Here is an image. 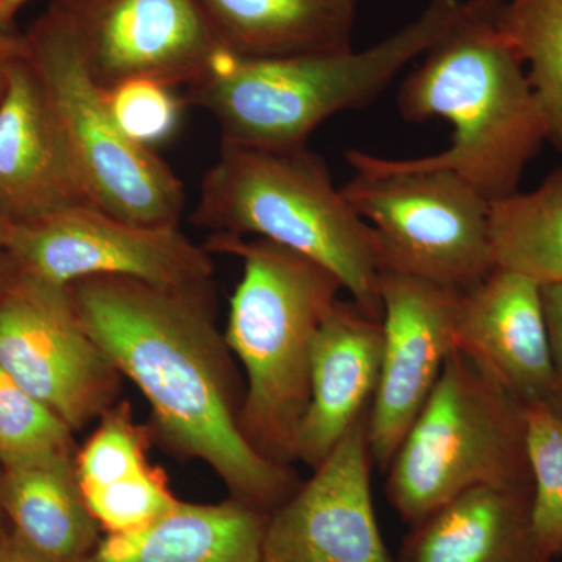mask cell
<instances>
[{"instance_id": "cell-1", "label": "cell", "mask_w": 562, "mask_h": 562, "mask_svg": "<svg viewBox=\"0 0 562 562\" xmlns=\"http://www.w3.org/2000/svg\"><path fill=\"white\" fill-rule=\"evenodd\" d=\"M69 291L91 338L149 403L151 436L209 465L232 498L261 512L271 514L297 490L291 465L262 457L244 436V391L217 327L213 284L94 277Z\"/></svg>"}, {"instance_id": "cell-2", "label": "cell", "mask_w": 562, "mask_h": 562, "mask_svg": "<svg viewBox=\"0 0 562 562\" xmlns=\"http://www.w3.org/2000/svg\"><path fill=\"white\" fill-rule=\"evenodd\" d=\"M462 13L464 0H428L405 27L362 50L246 57L220 47L187 99L214 117L222 143L299 149L331 116L375 101Z\"/></svg>"}, {"instance_id": "cell-3", "label": "cell", "mask_w": 562, "mask_h": 562, "mask_svg": "<svg viewBox=\"0 0 562 562\" xmlns=\"http://www.w3.org/2000/svg\"><path fill=\"white\" fill-rule=\"evenodd\" d=\"M397 105L409 122L449 121L453 136L439 154L392 161L457 173L487 202L519 191L525 169L549 143L524 61L494 20L469 13L465 3L461 20L403 80Z\"/></svg>"}, {"instance_id": "cell-4", "label": "cell", "mask_w": 562, "mask_h": 562, "mask_svg": "<svg viewBox=\"0 0 562 562\" xmlns=\"http://www.w3.org/2000/svg\"><path fill=\"white\" fill-rule=\"evenodd\" d=\"M205 249L243 261L224 331L246 373L239 425L262 457L291 465L310 401L314 342L342 283L319 262L268 239L211 235Z\"/></svg>"}, {"instance_id": "cell-5", "label": "cell", "mask_w": 562, "mask_h": 562, "mask_svg": "<svg viewBox=\"0 0 562 562\" xmlns=\"http://www.w3.org/2000/svg\"><path fill=\"white\" fill-rule=\"evenodd\" d=\"M192 221L213 235L268 239L312 258L338 277L358 308L383 319L375 232L308 146L266 150L222 143Z\"/></svg>"}, {"instance_id": "cell-6", "label": "cell", "mask_w": 562, "mask_h": 562, "mask_svg": "<svg viewBox=\"0 0 562 562\" xmlns=\"http://www.w3.org/2000/svg\"><path fill=\"white\" fill-rule=\"evenodd\" d=\"M386 473L412 527L473 487L532 490L524 403L454 347Z\"/></svg>"}, {"instance_id": "cell-7", "label": "cell", "mask_w": 562, "mask_h": 562, "mask_svg": "<svg viewBox=\"0 0 562 562\" xmlns=\"http://www.w3.org/2000/svg\"><path fill=\"white\" fill-rule=\"evenodd\" d=\"M24 41L88 202L135 224H179L183 183L154 149L133 143L114 124L57 2Z\"/></svg>"}, {"instance_id": "cell-8", "label": "cell", "mask_w": 562, "mask_h": 562, "mask_svg": "<svg viewBox=\"0 0 562 562\" xmlns=\"http://www.w3.org/2000/svg\"><path fill=\"white\" fill-rule=\"evenodd\" d=\"M346 157L357 173L341 191L375 232L383 269L458 292L494 271L491 202L457 173L401 168L361 150Z\"/></svg>"}, {"instance_id": "cell-9", "label": "cell", "mask_w": 562, "mask_h": 562, "mask_svg": "<svg viewBox=\"0 0 562 562\" xmlns=\"http://www.w3.org/2000/svg\"><path fill=\"white\" fill-rule=\"evenodd\" d=\"M0 368L74 432L120 402L122 375L81 324L69 286L20 266L0 297Z\"/></svg>"}, {"instance_id": "cell-10", "label": "cell", "mask_w": 562, "mask_h": 562, "mask_svg": "<svg viewBox=\"0 0 562 562\" xmlns=\"http://www.w3.org/2000/svg\"><path fill=\"white\" fill-rule=\"evenodd\" d=\"M5 249L22 271L61 286L94 277L171 288L213 284L210 251L179 224H135L91 203L11 225Z\"/></svg>"}, {"instance_id": "cell-11", "label": "cell", "mask_w": 562, "mask_h": 562, "mask_svg": "<svg viewBox=\"0 0 562 562\" xmlns=\"http://www.w3.org/2000/svg\"><path fill=\"white\" fill-rule=\"evenodd\" d=\"M57 5L102 88L128 79L190 87L222 47L198 0H58Z\"/></svg>"}, {"instance_id": "cell-12", "label": "cell", "mask_w": 562, "mask_h": 562, "mask_svg": "<svg viewBox=\"0 0 562 562\" xmlns=\"http://www.w3.org/2000/svg\"><path fill=\"white\" fill-rule=\"evenodd\" d=\"M369 412L268 516L261 562H395L373 508Z\"/></svg>"}, {"instance_id": "cell-13", "label": "cell", "mask_w": 562, "mask_h": 562, "mask_svg": "<svg viewBox=\"0 0 562 562\" xmlns=\"http://www.w3.org/2000/svg\"><path fill=\"white\" fill-rule=\"evenodd\" d=\"M462 292L392 269L380 276L383 353L369 409L373 464L386 472L454 349Z\"/></svg>"}, {"instance_id": "cell-14", "label": "cell", "mask_w": 562, "mask_h": 562, "mask_svg": "<svg viewBox=\"0 0 562 562\" xmlns=\"http://www.w3.org/2000/svg\"><path fill=\"white\" fill-rule=\"evenodd\" d=\"M454 347L525 406L554 398V371L541 284L494 269L462 292Z\"/></svg>"}, {"instance_id": "cell-15", "label": "cell", "mask_w": 562, "mask_h": 562, "mask_svg": "<svg viewBox=\"0 0 562 562\" xmlns=\"http://www.w3.org/2000/svg\"><path fill=\"white\" fill-rule=\"evenodd\" d=\"M83 203L90 202L24 54L0 101V217L25 224Z\"/></svg>"}, {"instance_id": "cell-16", "label": "cell", "mask_w": 562, "mask_h": 562, "mask_svg": "<svg viewBox=\"0 0 562 562\" xmlns=\"http://www.w3.org/2000/svg\"><path fill=\"white\" fill-rule=\"evenodd\" d=\"M383 353L382 321L339 301L314 342L310 401L295 435V461L316 469L371 409Z\"/></svg>"}, {"instance_id": "cell-17", "label": "cell", "mask_w": 562, "mask_h": 562, "mask_svg": "<svg viewBox=\"0 0 562 562\" xmlns=\"http://www.w3.org/2000/svg\"><path fill=\"white\" fill-rule=\"evenodd\" d=\"M532 490L479 486L413 525L401 562H553L531 528Z\"/></svg>"}, {"instance_id": "cell-18", "label": "cell", "mask_w": 562, "mask_h": 562, "mask_svg": "<svg viewBox=\"0 0 562 562\" xmlns=\"http://www.w3.org/2000/svg\"><path fill=\"white\" fill-rule=\"evenodd\" d=\"M268 516L232 497L180 501L140 530L103 536L80 562H261Z\"/></svg>"}, {"instance_id": "cell-19", "label": "cell", "mask_w": 562, "mask_h": 562, "mask_svg": "<svg viewBox=\"0 0 562 562\" xmlns=\"http://www.w3.org/2000/svg\"><path fill=\"white\" fill-rule=\"evenodd\" d=\"M0 512L47 562L83 561L102 539L77 482L76 458L2 468Z\"/></svg>"}, {"instance_id": "cell-20", "label": "cell", "mask_w": 562, "mask_h": 562, "mask_svg": "<svg viewBox=\"0 0 562 562\" xmlns=\"http://www.w3.org/2000/svg\"><path fill=\"white\" fill-rule=\"evenodd\" d=\"M224 49L284 57L353 47L358 0H198Z\"/></svg>"}, {"instance_id": "cell-21", "label": "cell", "mask_w": 562, "mask_h": 562, "mask_svg": "<svg viewBox=\"0 0 562 562\" xmlns=\"http://www.w3.org/2000/svg\"><path fill=\"white\" fill-rule=\"evenodd\" d=\"M490 236L495 269L562 283V168L536 190L491 202Z\"/></svg>"}, {"instance_id": "cell-22", "label": "cell", "mask_w": 562, "mask_h": 562, "mask_svg": "<svg viewBox=\"0 0 562 562\" xmlns=\"http://www.w3.org/2000/svg\"><path fill=\"white\" fill-rule=\"evenodd\" d=\"M494 22L524 61L549 143L562 151V0H506Z\"/></svg>"}, {"instance_id": "cell-23", "label": "cell", "mask_w": 562, "mask_h": 562, "mask_svg": "<svg viewBox=\"0 0 562 562\" xmlns=\"http://www.w3.org/2000/svg\"><path fill=\"white\" fill-rule=\"evenodd\" d=\"M74 431L0 368V468L76 458Z\"/></svg>"}, {"instance_id": "cell-24", "label": "cell", "mask_w": 562, "mask_h": 562, "mask_svg": "<svg viewBox=\"0 0 562 562\" xmlns=\"http://www.w3.org/2000/svg\"><path fill=\"white\" fill-rule=\"evenodd\" d=\"M532 480L531 528L549 560L562 554V417L546 403L525 406Z\"/></svg>"}, {"instance_id": "cell-25", "label": "cell", "mask_w": 562, "mask_h": 562, "mask_svg": "<svg viewBox=\"0 0 562 562\" xmlns=\"http://www.w3.org/2000/svg\"><path fill=\"white\" fill-rule=\"evenodd\" d=\"M150 428L133 416L128 402H117L99 417L98 427L77 449L76 475L81 492L101 490L149 472Z\"/></svg>"}, {"instance_id": "cell-26", "label": "cell", "mask_w": 562, "mask_h": 562, "mask_svg": "<svg viewBox=\"0 0 562 562\" xmlns=\"http://www.w3.org/2000/svg\"><path fill=\"white\" fill-rule=\"evenodd\" d=\"M114 124L128 139L154 149L171 139L180 124L184 101L173 87L154 79H128L102 88Z\"/></svg>"}, {"instance_id": "cell-27", "label": "cell", "mask_w": 562, "mask_h": 562, "mask_svg": "<svg viewBox=\"0 0 562 562\" xmlns=\"http://www.w3.org/2000/svg\"><path fill=\"white\" fill-rule=\"evenodd\" d=\"M81 495L105 535L140 530L180 502L160 468H151L143 475L101 490L81 492Z\"/></svg>"}, {"instance_id": "cell-28", "label": "cell", "mask_w": 562, "mask_h": 562, "mask_svg": "<svg viewBox=\"0 0 562 562\" xmlns=\"http://www.w3.org/2000/svg\"><path fill=\"white\" fill-rule=\"evenodd\" d=\"M541 292L554 371L552 409L562 417V283L546 284Z\"/></svg>"}, {"instance_id": "cell-29", "label": "cell", "mask_w": 562, "mask_h": 562, "mask_svg": "<svg viewBox=\"0 0 562 562\" xmlns=\"http://www.w3.org/2000/svg\"><path fill=\"white\" fill-rule=\"evenodd\" d=\"M25 54L24 35H18L10 27H0V101L9 87L11 69Z\"/></svg>"}, {"instance_id": "cell-30", "label": "cell", "mask_w": 562, "mask_h": 562, "mask_svg": "<svg viewBox=\"0 0 562 562\" xmlns=\"http://www.w3.org/2000/svg\"><path fill=\"white\" fill-rule=\"evenodd\" d=\"M0 562H47L21 542L10 528L0 531Z\"/></svg>"}, {"instance_id": "cell-31", "label": "cell", "mask_w": 562, "mask_h": 562, "mask_svg": "<svg viewBox=\"0 0 562 562\" xmlns=\"http://www.w3.org/2000/svg\"><path fill=\"white\" fill-rule=\"evenodd\" d=\"M506 0H464L465 10L475 16L491 18L494 20L495 13L505 3Z\"/></svg>"}, {"instance_id": "cell-32", "label": "cell", "mask_w": 562, "mask_h": 562, "mask_svg": "<svg viewBox=\"0 0 562 562\" xmlns=\"http://www.w3.org/2000/svg\"><path fill=\"white\" fill-rule=\"evenodd\" d=\"M18 265L7 249H0V297L9 286L10 281L16 276Z\"/></svg>"}, {"instance_id": "cell-33", "label": "cell", "mask_w": 562, "mask_h": 562, "mask_svg": "<svg viewBox=\"0 0 562 562\" xmlns=\"http://www.w3.org/2000/svg\"><path fill=\"white\" fill-rule=\"evenodd\" d=\"M32 0H0V27H10L20 10Z\"/></svg>"}, {"instance_id": "cell-34", "label": "cell", "mask_w": 562, "mask_h": 562, "mask_svg": "<svg viewBox=\"0 0 562 562\" xmlns=\"http://www.w3.org/2000/svg\"><path fill=\"white\" fill-rule=\"evenodd\" d=\"M11 224L0 217V249H5L7 239H9Z\"/></svg>"}, {"instance_id": "cell-35", "label": "cell", "mask_w": 562, "mask_h": 562, "mask_svg": "<svg viewBox=\"0 0 562 562\" xmlns=\"http://www.w3.org/2000/svg\"><path fill=\"white\" fill-rule=\"evenodd\" d=\"M0 473H2V468H0ZM5 517H3L2 512H0V531L5 530Z\"/></svg>"}]
</instances>
